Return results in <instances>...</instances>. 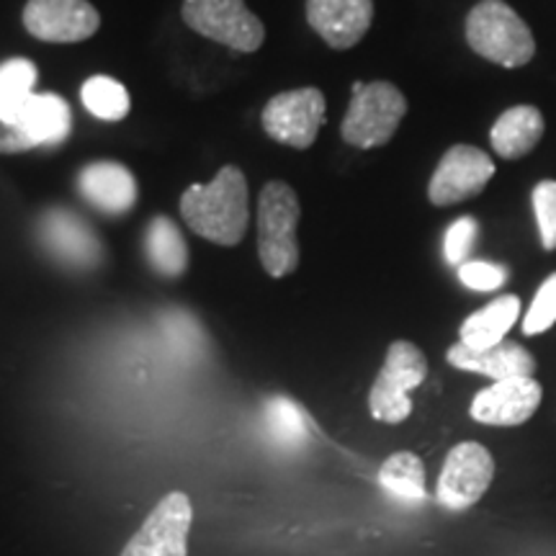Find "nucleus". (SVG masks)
Listing matches in <instances>:
<instances>
[{"label":"nucleus","mask_w":556,"mask_h":556,"mask_svg":"<svg viewBox=\"0 0 556 556\" xmlns=\"http://www.w3.org/2000/svg\"><path fill=\"white\" fill-rule=\"evenodd\" d=\"M180 217L199 238L214 245L235 248L245 238L250 206L248 180L240 168L227 165L212 184H193L180 197Z\"/></svg>","instance_id":"1"},{"label":"nucleus","mask_w":556,"mask_h":556,"mask_svg":"<svg viewBox=\"0 0 556 556\" xmlns=\"http://www.w3.org/2000/svg\"><path fill=\"white\" fill-rule=\"evenodd\" d=\"M302 206L291 186L270 180L258 199V258L268 276L283 278L299 268L296 227Z\"/></svg>","instance_id":"2"},{"label":"nucleus","mask_w":556,"mask_h":556,"mask_svg":"<svg viewBox=\"0 0 556 556\" xmlns=\"http://www.w3.org/2000/svg\"><path fill=\"white\" fill-rule=\"evenodd\" d=\"M469 47L503 67H523L533 60L536 41L526 21L503 0H482L467 18Z\"/></svg>","instance_id":"3"},{"label":"nucleus","mask_w":556,"mask_h":556,"mask_svg":"<svg viewBox=\"0 0 556 556\" xmlns=\"http://www.w3.org/2000/svg\"><path fill=\"white\" fill-rule=\"evenodd\" d=\"M428 377V361L422 351L409 340H397L389 345L387 361L381 366L371 392H368V409L379 422H397L407 420L413 413V400L409 392L420 387Z\"/></svg>","instance_id":"4"},{"label":"nucleus","mask_w":556,"mask_h":556,"mask_svg":"<svg viewBox=\"0 0 556 556\" xmlns=\"http://www.w3.org/2000/svg\"><path fill=\"white\" fill-rule=\"evenodd\" d=\"M407 114V101L392 83L377 80L364 83V88L353 93L351 106L343 119V139L361 150H371L387 144L394 137L400 122Z\"/></svg>","instance_id":"5"},{"label":"nucleus","mask_w":556,"mask_h":556,"mask_svg":"<svg viewBox=\"0 0 556 556\" xmlns=\"http://www.w3.org/2000/svg\"><path fill=\"white\" fill-rule=\"evenodd\" d=\"M180 13L193 31L229 50L255 52L266 39L261 18L248 9L245 0H186Z\"/></svg>","instance_id":"6"},{"label":"nucleus","mask_w":556,"mask_h":556,"mask_svg":"<svg viewBox=\"0 0 556 556\" xmlns=\"http://www.w3.org/2000/svg\"><path fill=\"white\" fill-rule=\"evenodd\" d=\"M193 507L186 492H168L152 507L119 556H189Z\"/></svg>","instance_id":"7"},{"label":"nucleus","mask_w":556,"mask_h":556,"mask_svg":"<svg viewBox=\"0 0 556 556\" xmlns=\"http://www.w3.org/2000/svg\"><path fill=\"white\" fill-rule=\"evenodd\" d=\"M263 129L276 142L307 150L315 144L317 131L325 124V96L317 88H299L278 93L268 101L261 116Z\"/></svg>","instance_id":"8"},{"label":"nucleus","mask_w":556,"mask_h":556,"mask_svg":"<svg viewBox=\"0 0 556 556\" xmlns=\"http://www.w3.org/2000/svg\"><path fill=\"white\" fill-rule=\"evenodd\" d=\"M492 477H495V458L490 451L475 441L458 443L451 448L438 477V503L451 510H467L482 500L486 486L492 484Z\"/></svg>","instance_id":"9"},{"label":"nucleus","mask_w":556,"mask_h":556,"mask_svg":"<svg viewBox=\"0 0 556 556\" xmlns=\"http://www.w3.org/2000/svg\"><path fill=\"white\" fill-rule=\"evenodd\" d=\"M495 176V163L482 150L471 144H456L441 157L430 178L428 197L435 206H451L467 201L484 191L490 178Z\"/></svg>","instance_id":"10"},{"label":"nucleus","mask_w":556,"mask_h":556,"mask_svg":"<svg viewBox=\"0 0 556 556\" xmlns=\"http://www.w3.org/2000/svg\"><path fill=\"white\" fill-rule=\"evenodd\" d=\"M24 26L34 39L73 45L93 37L101 16L88 0H29L24 9Z\"/></svg>","instance_id":"11"},{"label":"nucleus","mask_w":556,"mask_h":556,"mask_svg":"<svg viewBox=\"0 0 556 556\" xmlns=\"http://www.w3.org/2000/svg\"><path fill=\"white\" fill-rule=\"evenodd\" d=\"M544 389L533 377L492 381L471 402V417L484 426H520L536 413Z\"/></svg>","instance_id":"12"},{"label":"nucleus","mask_w":556,"mask_h":556,"mask_svg":"<svg viewBox=\"0 0 556 556\" xmlns=\"http://www.w3.org/2000/svg\"><path fill=\"white\" fill-rule=\"evenodd\" d=\"M374 0H307V21L332 50H351L366 37Z\"/></svg>","instance_id":"13"},{"label":"nucleus","mask_w":556,"mask_h":556,"mask_svg":"<svg viewBox=\"0 0 556 556\" xmlns=\"http://www.w3.org/2000/svg\"><path fill=\"white\" fill-rule=\"evenodd\" d=\"M446 358L451 366L462 368V371L482 374L492 381L533 377V371H536V361H533L531 353L523 345L510 343V340H503V343L490 348H469L458 340L456 345L448 348Z\"/></svg>","instance_id":"14"},{"label":"nucleus","mask_w":556,"mask_h":556,"mask_svg":"<svg viewBox=\"0 0 556 556\" xmlns=\"http://www.w3.org/2000/svg\"><path fill=\"white\" fill-rule=\"evenodd\" d=\"M78 191L90 206H96L103 214H127L137 204L139 189L131 173L122 163H90L80 170Z\"/></svg>","instance_id":"15"},{"label":"nucleus","mask_w":556,"mask_h":556,"mask_svg":"<svg viewBox=\"0 0 556 556\" xmlns=\"http://www.w3.org/2000/svg\"><path fill=\"white\" fill-rule=\"evenodd\" d=\"M41 235L54 255L78 268H93L101 261V240L86 222L65 208H52L41 222Z\"/></svg>","instance_id":"16"},{"label":"nucleus","mask_w":556,"mask_h":556,"mask_svg":"<svg viewBox=\"0 0 556 556\" xmlns=\"http://www.w3.org/2000/svg\"><path fill=\"white\" fill-rule=\"evenodd\" d=\"M16 122L37 148L62 144L73 129V114H70L67 101L54 93H34Z\"/></svg>","instance_id":"17"},{"label":"nucleus","mask_w":556,"mask_h":556,"mask_svg":"<svg viewBox=\"0 0 556 556\" xmlns=\"http://www.w3.org/2000/svg\"><path fill=\"white\" fill-rule=\"evenodd\" d=\"M544 137V116L533 106H513L490 131L492 150L505 160H518L531 152Z\"/></svg>","instance_id":"18"},{"label":"nucleus","mask_w":556,"mask_h":556,"mask_svg":"<svg viewBox=\"0 0 556 556\" xmlns=\"http://www.w3.org/2000/svg\"><path fill=\"white\" fill-rule=\"evenodd\" d=\"M520 315V299L513 294L497 296L475 315L464 319L462 325V343L469 348H490L503 343L507 330L516 325Z\"/></svg>","instance_id":"19"},{"label":"nucleus","mask_w":556,"mask_h":556,"mask_svg":"<svg viewBox=\"0 0 556 556\" xmlns=\"http://www.w3.org/2000/svg\"><path fill=\"white\" fill-rule=\"evenodd\" d=\"M144 250H148L150 266L165 278H178L189 268V245L184 232L168 217H155L144 232Z\"/></svg>","instance_id":"20"},{"label":"nucleus","mask_w":556,"mask_h":556,"mask_svg":"<svg viewBox=\"0 0 556 556\" xmlns=\"http://www.w3.org/2000/svg\"><path fill=\"white\" fill-rule=\"evenodd\" d=\"M379 482L392 497L402 503H420L426 500V467L415 454L409 451H397L381 464Z\"/></svg>","instance_id":"21"},{"label":"nucleus","mask_w":556,"mask_h":556,"mask_svg":"<svg viewBox=\"0 0 556 556\" xmlns=\"http://www.w3.org/2000/svg\"><path fill=\"white\" fill-rule=\"evenodd\" d=\"M263 422L278 446L299 448L309 438L307 413L289 397H270L263 407Z\"/></svg>","instance_id":"22"},{"label":"nucleus","mask_w":556,"mask_h":556,"mask_svg":"<svg viewBox=\"0 0 556 556\" xmlns=\"http://www.w3.org/2000/svg\"><path fill=\"white\" fill-rule=\"evenodd\" d=\"M83 106L103 122H119L129 114V93L119 80L106 75H93L83 83Z\"/></svg>","instance_id":"23"},{"label":"nucleus","mask_w":556,"mask_h":556,"mask_svg":"<svg viewBox=\"0 0 556 556\" xmlns=\"http://www.w3.org/2000/svg\"><path fill=\"white\" fill-rule=\"evenodd\" d=\"M556 323V274L548 276L541 283L539 294L533 296V304L528 307L523 317V332L526 336H541Z\"/></svg>","instance_id":"24"},{"label":"nucleus","mask_w":556,"mask_h":556,"mask_svg":"<svg viewBox=\"0 0 556 556\" xmlns=\"http://www.w3.org/2000/svg\"><path fill=\"white\" fill-rule=\"evenodd\" d=\"M533 212H536L541 245L556 250V180H541L533 189Z\"/></svg>","instance_id":"25"},{"label":"nucleus","mask_w":556,"mask_h":556,"mask_svg":"<svg viewBox=\"0 0 556 556\" xmlns=\"http://www.w3.org/2000/svg\"><path fill=\"white\" fill-rule=\"evenodd\" d=\"M479 235V225L475 217H462L446 229V238H443V255L451 266H464L469 261L471 250H475Z\"/></svg>","instance_id":"26"},{"label":"nucleus","mask_w":556,"mask_h":556,"mask_svg":"<svg viewBox=\"0 0 556 556\" xmlns=\"http://www.w3.org/2000/svg\"><path fill=\"white\" fill-rule=\"evenodd\" d=\"M458 281L475 291H495L507 281V270L497 263L467 261L464 266H458Z\"/></svg>","instance_id":"27"},{"label":"nucleus","mask_w":556,"mask_h":556,"mask_svg":"<svg viewBox=\"0 0 556 556\" xmlns=\"http://www.w3.org/2000/svg\"><path fill=\"white\" fill-rule=\"evenodd\" d=\"M34 83H37V67H34V62L16 58L0 65V86L18 90V93H34Z\"/></svg>","instance_id":"28"},{"label":"nucleus","mask_w":556,"mask_h":556,"mask_svg":"<svg viewBox=\"0 0 556 556\" xmlns=\"http://www.w3.org/2000/svg\"><path fill=\"white\" fill-rule=\"evenodd\" d=\"M31 96L34 93H18V90L0 86V122H16Z\"/></svg>","instance_id":"29"}]
</instances>
